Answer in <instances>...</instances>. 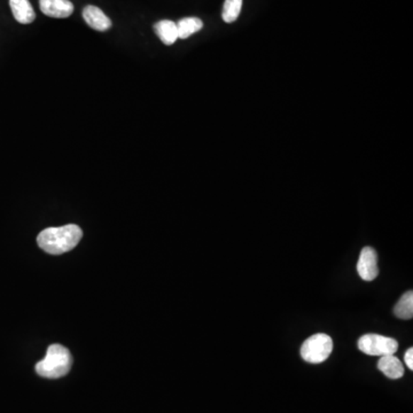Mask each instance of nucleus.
<instances>
[{"label": "nucleus", "instance_id": "nucleus-10", "mask_svg": "<svg viewBox=\"0 0 413 413\" xmlns=\"http://www.w3.org/2000/svg\"><path fill=\"white\" fill-rule=\"evenodd\" d=\"M154 31L165 45H172L178 39L177 24L170 20H162L154 24Z\"/></svg>", "mask_w": 413, "mask_h": 413}, {"label": "nucleus", "instance_id": "nucleus-13", "mask_svg": "<svg viewBox=\"0 0 413 413\" xmlns=\"http://www.w3.org/2000/svg\"><path fill=\"white\" fill-rule=\"evenodd\" d=\"M243 9V0H225L223 5L222 18L226 23L237 21Z\"/></svg>", "mask_w": 413, "mask_h": 413}, {"label": "nucleus", "instance_id": "nucleus-8", "mask_svg": "<svg viewBox=\"0 0 413 413\" xmlns=\"http://www.w3.org/2000/svg\"><path fill=\"white\" fill-rule=\"evenodd\" d=\"M9 6L18 23L29 24L35 21L36 13L29 0H9Z\"/></svg>", "mask_w": 413, "mask_h": 413}, {"label": "nucleus", "instance_id": "nucleus-2", "mask_svg": "<svg viewBox=\"0 0 413 413\" xmlns=\"http://www.w3.org/2000/svg\"><path fill=\"white\" fill-rule=\"evenodd\" d=\"M72 357L66 347L52 344L48 348L44 360L36 364V372L40 377L57 379L66 375L72 368Z\"/></svg>", "mask_w": 413, "mask_h": 413}, {"label": "nucleus", "instance_id": "nucleus-11", "mask_svg": "<svg viewBox=\"0 0 413 413\" xmlns=\"http://www.w3.org/2000/svg\"><path fill=\"white\" fill-rule=\"evenodd\" d=\"M176 24L178 29V38L180 39L189 38L193 33H198L204 28V22L199 18H182Z\"/></svg>", "mask_w": 413, "mask_h": 413}, {"label": "nucleus", "instance_id": "nucleus-1", "mask_svg": "<svg viewBox=\"0 0 413 413\" xmlns=\"http://www.w3.org/2000/svg\"><path fill=\"white\" fill-rule=\"evenodd\" d=\"M83 237L78 225L68 224L60 228L43 230L37 237L39 247L51 255H61L75 248Z\"/></svg>", "mask_w": 413, "mask_h": 413}, {"label": "nucleus", "instance_id": "nucleus-6", "mask_svg": "<svg viewBox=\"0 0 413 413\" xmlns=\"http://www.w3.org/2000/svg\"><path fill=\"white\" fill-rule=\"evenodd\" d=\"M39 7L45 16L54 18H66L74 12V5L69 0H39Z\"/></svg>", "mask_w": 413, "mask_h": 413}, {"label": "nucleus", "instance_id": "nucleus-3", "mask_svg": "<svg viewBox=\"0 0 413 413\" xmlns=\"http://www.w3.org/2000/svg\"><path fill=\"white\" fill-rule=\"evenodd\" d=\"M333 351V340L325 333H318L307 338L301 347V356L306 362L319 364L325 362Z\"/></svg>", "mask_w": 413, "mask_h": 413}, {"label": "nucleus", "instance_id": "nucleus-5", "mask_svg": "<svg viewBox=\"0 0 413 413\" xmlns=\"http://www.w3.org/2000/svg\"><path fill=\"white\" fill-rule=\"evenodd\" d=\"M357 272L360 278L365 282H372L379 275L378 267V254L372 247H365L360 252L358 263H357Z\"/></svg>", "mask_w": 413, "mask_h": 413}, {"label": "nucleus", "instance_id": "nucleus-12", "mask_svg": "<svg viewBox=\"0 0 413 413\" xmlns=\"http://www.w3.org/2000/svg\"><path fill=\"white\" fill-rule=\"evenodd\" d=\"M394 314L400 319L409 321L413 317V292H407L396 303Z\"/></svg>", "mask_w": 413, "mask_h": 413}, {"label": "nucleus", "instance_id": "nucleus-9", "mask_svg": "<svg viewBox=\"0 0 413 413\" xmlns=\"http://www.w3.org/2000/svg\"><path fill=\"white\" fill-rule=\"evenodd\" d=\"M378 368L382 372L383 375H386L390 379H401L404 375V368L402 364L401 360H398L397 357L394 355H387L382 356L378 363Z\"/></svg>", "mask_w": 413, "mask_h": 413}, {"label": "nucleus", "instance_id": "nucleus-14", "mask_svg": "<svg viewBox=\"0 0 413 413\" xmlns=\"http://www.w3.org/2000/svg\"><path fill=\"white\" fill-rule=\"evenodd\" d=\"M405 364H407V368H410L411 371L413 370V349L412 348H409L407 353H405L404 356Z\"/></svg>", "mask_w": 413, "mask_h": 413}, {"label": "nucleus", "instance_id": "nucleus-7", "mask_svg": "<svg viewBox=\"0 0 413 413\" xmlns=\"http://www.w3.org/2000/svg\"><path fill=\"white\" fill-rule=\"evenodd\" d=\"M83 18L94 31H106L111 29V18H108L99 7L92 6V5L85 7L83 9Z\"/></svg>", "mask_w": 413, "mask_h": 413}, {"label": "nucleus", "instance_id": "nucleus-4", "mask_svg": "<svg viewBox=\"0 0 413 413\" xmlns=\"http://www.w3.org/2000/svg\"><path fill=\"white\" fill-rule=\"evenodd\" d=\"M358 348L370 356H387L394 355L398 349L395 338H387L379 334H366L358 340Z\"/></svg>", "mask_w": 413, "mask_h": 413}]
</instances>
